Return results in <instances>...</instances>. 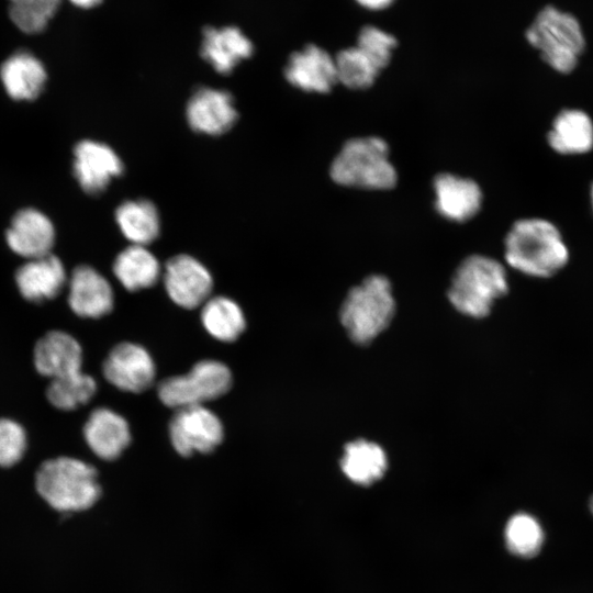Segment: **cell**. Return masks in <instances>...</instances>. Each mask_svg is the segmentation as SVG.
Listing matches in <instances>:
<instances>
[{
    "instance_id": "obj_28",
    "label": "cell",
    "mask_w": 593,
    "mask_h": 593,
    "mask_svg": "<svg viewBox=\"0 0 593 593\" xmlns=\"http://www.w3.org/2000/svg\"><path fill=\"white\" fill-rule=\"evenodd\" d=\"M97 391V382L82 371L52 379L46 389L47 400L59 410L71 411L88 403Z\"/></svg>"
},
{
    "instance_id": "obj_21",
    "label": "cell",
    "mask_w": 593,
    "mask_h": 593,
    "mask_svg": "<svg viewBox=\"0 0 593 593\" xmlns=\"http://www.w3.org/2000/svg\"><path fill=\"white\" fill-rule=\"evenodd\" d=\"M251 42L234 26L204 29L201 56L219 74L228 75L237 64L251 56Z\"/></svg>"
},
{
    "instance_id": "obj_34",
    "label": "cell",
    "mask_w": 593,
    "mask_h": 593,
    "mask_svg": "<svg viewBox=\"0 0 593 593\" xmlns=\"http://www.w3.org/2000/svg\"><path fill=\"white\" fill-rule=\"evenodd\" d=\"M69 1L72 2L77 7L89 9V8L98 5L102 0H69Z\"/></svg>"
},
{
    "instance_id": "obj_4",
    "label": "cell",
    "mask_w": 593,
    "mask_h": 593,
    "mask_svg": "<svg viewBox=\"0 0 593 593\" xmlns=\"http://www.w3.org/2000/svg\"><path fill=\"white\" fill-rule=\"evenodd\" d=\"M329 175L339 186L367 190H388L398 181L389 145L379 136L345 142L331 164Z\"/></svg>"
},
{
    "instance_id": "obj_10",
    "label": "cell",
    "mask_w": 593,
    "mask_h": 593,
    "mask_svg": "<svg viewBox=\"0 0 593 593\" xmlns=\"http://www.w3.org/2000/svg\"><path fill=\"white\" fill-rule=\"evenodd\" d=\"M163 279L171 301L188 310L203 305L213 288L210 271L189 255H177L170 258L166 262Z\"/></svg>"
},
{
    "instance_id": "obj_31",
    "label": "cell",
    "mask_w": 593,
    "mask_h": 593,
    "mask_svg": "<svg viewBox=\"0 0 593 593\" xmlns=\"http://www.w3.org/2000/svg\"><path fill=\"white\" fill-rule=\"evenodd\" d=\"M382 71L392 60L398 47V38L389 31L373 24L361 26L356 36V44Z\"/></svg>"
},
{
    "instance_id": "obj_35",
    "label": "cell",
    "mask_w": 593,
    "mask_h": 593,
    "mask_svg": "<svg viewBox=\"0 0 593 593\" xmlns=\"http://www.w3.org/2000/svg\"><path fill=\"white\" fill-rule=\"evenodd\" d=\"M590 202H591V208L593 211V183L591 184V188H590Z\"/></svg>"
},
{
    "instance_id": "obj_1",
    "label": "cell",
    "mask_w": 593,
    "mask_h": 593,
    "mask_svg": "<svg viewBox=\"0 0 593 593\" xmlns=\"http://www.w3.org/2000/svg\"><path fill=\"white\" fill-rule=\"evenodd\" d=\"M504 259L514 270L533 278H550L570 260L559 227L544 217H524L512 224L504 238Z\"/></svg>"
},
{
    "instance_id": "obj_23",
    "label": "cell",
    "mask_w": 593,
    "mask_h": 593,
    "mask_svg": "<svg viewBox=\"0 0 593 593\" xmlns=\"http://www.w3.org/2000/svg\"><path fill=\"white\" fill-rule=\"evenodd\" d=\"M340 468L351 482L370 485L385 473L388 457L379 444L359 438L345 445Z\"/></svg>"
},
{
    "instance_id": "obj_17",
    "label": "cell",
    "mask_w": 593,
    "mask_h": 593,
    "mask_svg": "<svg viewBox=\"0 0 593 593\" xmlns=\"http://www.w3.org/2000/svg\"><path fill=\"white\" fill-rule=\"evenodd\" d=\"M83 437L97 457L111 461L130 445L131 430L122 415L108 407H98L83 425Z\"/></svg>"
},
{
    "instance_id": "obj_8",
    "label": "cell",
    "mask_w": 593,
    "mask_h": 593,
    "mask_svg": "<svg viewBox=\"0 0 593 593\" xmlns=\"http://www.w3.org/2000/svg\"><path fill=\"white\" fill-rule=\"evenodd\" d=\"M169 437L175 450L183 457L209 454L223 440L221 419L203 405L176 410L169 423Z\"/></svg>"
},
{
    "instance_id": "obj_7",
    "label": "cell",
    "mask_w": 593,
    "mask_h": 593,
    "mask_svg": "<svg viewBox=\"0 0 593 593\" xmlns=\"http://www.w3.org/2000/svg\"><path fill=\"white\" fill-rule=\"evenodd\" d=\"M231 370L223 362L206 359L197 362L189 372L164 379L158 384L159 400L168 407L178 410L203 405L231 389Z\"/></svg>"
},
{
    "instance_id": "obj_25",
    "label": "cell",
    "mask_w": 593,
    "mask_h": 593,
    "mask_svg": "<svg viewBox=\"0 0 593 593\" xmlns=\"http://www.w3.org/2000/svg\"><path fill=\"white\" fill-rule=\"evenodd\" d=\"M115 221L122 234L133 245L146 246L160 232L159 213L153 202L146 199L125 201L115 211Z\"/></svg>"
},
{
    "instance_id": "obj_9",
    "label": "cell",
    "mask_w": 593,
    "mask_h": 593,
    "mask_svg": "<svg viewBox=\"0 0 593 593\" xmlns=\"http://www.w3.org/2000/svg\"><path fill=\"white\" fill-rule=\"evenodd\" d=\"M102 372L119 390L141 393L154 383L156 366L143 346L125 342L111 349L103 362Z\"/></svg>"
},
{
    "instance_id": "obj_13",
    "label": "cell",
    "mask_w": 593,
    "mask_h": 593,
    "mask_svg": "<svg viewBox=\"0 0 593 593\" xmlns=\"http://www.w3.org/2000/svg\"><path fill=\"white\" fill-rule=\"evenodd\" d=\"M284 77L305 92L327 93L338 83L334 57L315 44H309L289 57Z\"/></svg>"
},
{
    "instance_id": "obj_2",
    "label": "cell",
    "mask_w": 593,
    "mask_h": 593,
    "mask_svg": "<svg viewBox=\"0 0 593 593\" xmlns=\"http://www.w3.org/2000/svg\"><path fill=\"white\" fill-rule=\"evenodd\" d=\"M40 496L61 513L86 511L101 495L96 468L72 457H57L44 461L35 473Z\"/></svg>"
},
{
    "instance_id": "obj_19",
    "label": "cell",
    "mask_w": 593,
    "mask_h": 593,
    "mask_svg": "<svg viewBox=\"0 0 593 593\" xmlns=\"http://www.w3.org/2000/svg\"><path fill=\"white\" fill-rule=\"evenodd\" d=\"M82 349L68 333L51 331L34 347V366L38 373L56 379L81 371Z\"/></svg>"
},
{
    "instance_id": "obj_24",
    "label": "cell",
    "mask_w": 593,
    "mask_h": 593,
    "mask_svg": "<svg viewBox=\"0 0 593 593\" xmlns=\"http://www.w3.org/2000/svg\"><path fill=\"white\" fill-rule=\"evenodd\" d=\"M113 273L128 291L153 287L161 276L158 259L146 246L131 245L114 259Z\"/></svg>"
},
{
    "instance_id": "obj_15",
    "label": "cell",
    "mask_w": 593,
    "mask_h": 593,
    "mask_svg": "<svg viewBox=\"0 0 593 593\" xmlns=\"http://www.w3.org/2000/svg\"><path fill=\"white\" fill-rule=\"evenodd\" d=\"M68 304L80 317L98 318L110 313L114 294L110 282L90 266H78L69 281Z\"/></svg>"
},
{
    "instance_id": "obj_6",
    "label": "cell",
    "mask_w": 593,
    "mask_h": 593,
    "mask_svg": "<svg viewBox=\"0 0 593 593\" xmlns=\"http://www.w3.org/2000/svg\"><path fill=\"white\" fill-rule=\"evenodd\" d=\"M528 44L559 74L573 71L586 42L579 20L553 5L542 8L525 32Z\"/></svg>"
},
{
    "instance_id": "obj_26",
    "label": "cell",
    "mask_w": 593,
    "mask_h": 593,
    "mask_svg": "<svg viewBox=\"0 0 593 593\" xmlns=\"http://www.w3.org/2000/svg\"><path fill=\"white\" fill-rule=\"evenodd\" d=\"M201 321L212 337L225 343L236 340L246 327L240 306L223 295L209 298L203 303Z\"/></svg>"
},
{
    "instance_id": "obj_33",
    "label": "cell",
    "mask_w": 593,
    "mask_h": 593,
    "mask_svg": "<svg viewBox=\"0 0 593 593\" xmlns=\"http://www.w3.org/2000/svg\"><path fill=\"white\" fill-rule=\"evenodd\" d=\"M396 0H354L361 9L369 12H382L391 8Z\"/></svg>"
},
{
    "instance_id": "obj_14",
    "label": "cell",
    "mask_w": 593,
    "mask_h": 593,
    "mask_svg": "<svg viewBox=\"0 0 593 593\" xmlns=\"http://www.w3.org/2000/svg\"><path fill=\"white\" fill-rule=\"evenodd\" d=\"M186 116L193 131L219 136L234 125L237 111L228 91L203 87L189 99Z\"/></svg>"
},
{
    "instance_id": "obj_11",
    "label": "cell",
    "mask_w": 593,
    "mask_h": 593,
    "mask_svg": "<svg viewBox=\"0 0 593 593\" xmlns=\"http://www.w3.org/2000/svg\"><path fill=\"white\" fill-rule=\"evenodd\" d=\"M74 175L83 191L98 194L123 172V163L107 144L83 139L74 148Z\"/></svg>"
},
{
    "instance_id": "obj_16",
    "label": "cell",
    "mask_w": 593,
    "mask_h": 593,
    "mask_svg": "<svg viewBox=\"0 0 593 593\" xmlns=\"http://www.w3.org/2000/svg\"><path fill=\"white\" fill-rule=\"evenodd\" d=\"M5 240L12 251L32 259L51 253L55 228L41 211L33 208L22 209L13 216L5 233Z\"/></svg>"
},
{
    "instance_id": "obj_3",
    "label": "cell",
    "mask_w": 593,
    "mask_h": 593,
    "mask_svg": "<svg viewBox=\"0 0 593 593\" xmlns=\"http://www.w3.org/2000/svg\"><path fill=\"white\" fill-rule=\"evenodd\" d=\"M507 291L505 266L493 257L473 254L456 268L447 296L459 313L482 318L490 314L494 303Z\"/></svg>"
},
{
    "instance_id": "obj_20",
    "label": "cell",
    "mask_w": 593,
    "mask_h": 593,
    "mask_svg": "<svg viewBox=\"0 0 593 593\" xmlns=\"http://www.w3.org/2000/svg\"><path fill=\"white\" fill-rule=\"evenodd\" d=\"M550 148L560 155H584L593 149V120L581 109H563L547 133Z\"/></svg>"
},
{
    "instance_id": "obj_29",
    "label": "cell",
    "mask_w": 593,
    "mask_h": 593,
    "mask_svg": "<svg viewBox=\"0 0 593 593\" xmlns=\"http://www.w3.org/2000/svg\"><path fill=\"white\" fill-rule=\"evenodd\" d=\"M507 549L523 558L536 556L544 544V530L539 522L528 513L513 515L504 530Z\"/></svg>"
},
{
    "instance_id": "obj_5",
    "label": "cell",
    "mask_w": 593,
    "mask_h": 593,
    "mask_svg": "<svg viewBox=\"0 0 593 593\" xmlns=\"http://www.w3.org/2000/svg\"><path fill=\"white\" fill-rule=\"evenodd\" d=\"M394 313L395 300L390 280L382 275H370L349 290L339 318L348 337L365 345L387 329Z\"/></svg>"
},
{
    "instance_id": "obj_18",
    "label": "cell",
    "mask_w": 593,
    "mask_h": 593,
    "mask_svg": "<svg viewBox=\"0 0 593 593\" xmlns=\"http://www.w3.org/2000/svg\"><path fill=\"white\" fill-rule=\"evenodd\" d=\"M15 282L22 296L40 303L55 298L66 282L63 262L53 254L27 259L15 271Z\"/></svg>"
},
{
    "instance_id": "obj_30",
    "label": "cell",
    "mask_w": 593,
    "mask_h": 593,
    "mask_svg": "<svg viewBox=\"0 0 593 593\" xmlns=\"http://www.w3.org/2000/svg\"><path fill=\"white\" fill-rule=\"evenodd\" d=\"M9 15L24 33L35 34L45 30L56 13L60 0H9Z\"/></svg>"
},
{
    "instance_id": "obj_22",
    "label": "cell",
    "mask_w": 593,
    "mask_h": 593,
    "mask_svg": "<svg viewBox=\"0 0 593 593\" xmlns=\"http://www.w3.org/2000/svg\"><path fill=\"white\" fill-rule=\"evenodd\" d=\"M43 64L31 53L21 51L9 56L0 67V79L9 97L14 100H33L46 82Z\"/></svg>"
},
{
    "instance_id": "obj_32",
    "label": "cell",
    "mask_w": 593,
    "mask_h": 593,
    "mask_svg": "<svg viewBox=\"0 0 593 593\" xmlns=\"http://www.w3.org/2000/svg\"><path fill=\"white\" fill-rule=\"evenodd\" d=\"M27 446L24 428L10 418H0V466L12 467L18 463Z\"/></svg>"
},
{
    "instance_id": "obj_27",
    "label": "cell",
    "mask_w": 593,
    "mask_h": 593,
    "mask_svg": "<svg viewBox=\"0 0 593 593\" xmlns=\"http://www.w3.org/2000/svg\"><path fill=\"white\" fill-rule=\"evenodd\" d=\"M334 59L337 82L351 90L370 88L381 74L373 60L356 45L340 49Z\"/></svg>"
},
{
    "instance_id": "obj_36",
    "label": "cell",
    "mask_w": 593,
    "mask_h": 593,
    "mask_svg": "<svg viewBox=\"0 0 593 593\" xmlns=\"http://www.w3.org/2000/svg\"><path fill=\"white\" fill-rule=\"evenodd\" d=\"M589 507H590L591 513L593 514V495L590 497Z\"/></svg>"
},
{
    "instance_id": "obj_12",
    "label": "cell",
    "mask_w": 593,
    "mask_h": 593,
    "mask_svg": "<svg viewBox=\"0 0 593 593\" xmlns=\"http://www.w3.org/2000/svg\"><path fill=\"white\" fill-rule=\"evenodd\" d=\"M434 206L444 219L462 223L474 217L482 206L483 193L473 179L440 172L433 180Z\"/></svg>"
}]
</instances>
